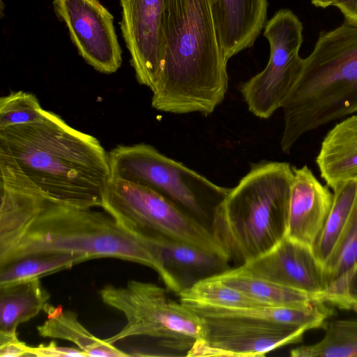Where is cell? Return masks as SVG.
<instances>
[{
    "label": "cell",
    "mask_w": 357,
    "mask_h": 357,
    "mask_svg": "<svg viewBox=\"0 0 357 357\" xmlns=\"http://www.w3.org/2000/svg\"><path fill=\"white\" fill-rule=\"evenodd\" d=\"M213 0H166V50L152 88V107L172 114H211L228 89L226 59L220 43Z\"/></svg>",
    "instance_id": "cell-2"
},
{
    "label": "cell",
    "mask_w": 357,
    "mask_h": 357,
    "mask_svg": "<svg viewBox=\"0 0 357 357\" xmlns=\"http://www.w3.org/2000/svg\"><path fill=\"white\" fill-rule=\"evenodd\" d=\"M293 176L288 162L253 163L216 206L211 230L229 259H255L286 236Z\"/></svg>",
    "instance_id": "cell-5"
},
{
    "label": "cell",
    "mask_w": 357,
    "mask_h": 357,
    "mask_svg": "<svg viewBox=\"0 0 357 357\" xmlns=\"http://www.w3.org/2000/svg\"><path fill=\"white\" fill-rule=\"evenodd\" d=\"M303 24L289 9L277 11L266 22L264 36L270 46L265 68L240 86L249 111L268 119L282 105L298 81L303 68L299 56L303 43Z\"/></svg>",
    "instance_id": "cell-10"
},
{
    "label": "cell",
    "mask_w": 357,
    "mask_h": 357,
    "mask_svg": "<svg viewBox=\"0 0 357 357\" xmlns=\"http://www.w3.org/2000/svg\"><path fill=\"white\" fill-rule=\"evenodd\" d=\"M38 357H86V354L80 349L59 347L55 342L47 344H39L31 347L29 356Z\"/></svg>",
    "instance_id": "cell-27"
},
{
    "label": "cell",
    "mask_w": 357,
    "mask_h": 357,
    "mask_svg": "<svg viewBox=\"0 0 357 357\" xmlns=\"http://www.w3.org/2000/svg\"><path fill=\"white\" fill-rule=\"evenodd\" d=\"M30 347L17 334L0 335V357L29 356Z\"/></svg>",
    "instance_id": "cell-28"
},
{
    "label": "cell",
    "mask_w": 357,
    "mask_h": 357,
    "mask_svg": "<svg viewBox=\"0 0 357 357\" xmlns=\"http://www.w3.org/2000/svg\"><path fill=\"white\" fill-rule=\"evenodd\" d=\"M178 296L180 301L186 305L226 309L268 307L213 277L195 282Z\"/></svg>",
    "instance_id": "cell-23"
},
{
    "label": "cell",
    "mask_w": 357,
    "mask_h": 357,
    "mask_svg": "<svg viewBox=\"0 0 357 357\" xmlns=\"http://www.w3.org/2000/svg\"><path fill=\"white\" fill-rule=\"evenodd\" d=\"M333 204L322 231L313 247L318 259L325 265L342 241L357 208V180L337 185Z\"/></svg>",
    "instance_id": "cell-21"
},
{
    "label": "cell",
    "mask_w": 357,
    "mask_h": 357,
    "mask_svg": "<svg viewBox=\"0 0 357 357\" xmlns=\"http://www.w3.org/2000/svg\"><path fill=\"white\" fill-rule=\"evenodd\" d=\"M212 277L271 307H306L316 301L305 293L251 275L240 266Z\"/></svg>",
    "instance_id": "cell-22"
},
{
    "label": "cell",
    "mask_w": 357,
    "mask_h": 357,
    "mask_svg": "<svg viewBox=\"0 0 357 357\" xmlns=\"http://www.w3.org/2000/svg\"><path fill=\"white\" fill-rule=\"evenodd\" d=\"M286 236L313 249L331 211L333 194L311 169L293 167Z\"/></svg>",
    "instance_id": "cell-14"
},
{
    "label": "cell",
    "mask_w": 357,
    "mask_h": 357,
    "mask_svg": "<svg viewBox=\"0 0 357 357\" xmlns=\"http://www.w3.org/2000/svg\"><path fill=\"white\" fill-rule=\"evenodd\" d=\"M316 163L321 178L331 189L357 180V114L341 121L328 131Z\"/></svg>",
    "instance_id": "cell-17"
},
{
    "label": "cell",
    "mask_w": 357,
    "mask_h": 357,
    "mask_svg": "<svg viewBox=\"0 0 357 357\" xmlns=\"http://www.w3.org/2000/svg\"><path fill=\"white\" fill-rule=\"evenodd\" d=\"M109 157L112 178L149 187L205 225L230 190L149 144L119 145Z\"/></svg>",
    "instance_id": "cell-8"
},
{
    "label": "cell",
    "mask_w": 357,
    "mask_h": 357,
    "mask_svg": "<svg viewBox=\"0 0 357 357\" xmlns=\"http://www.w3.org/2000/svg\"><path fill=\"white\" fill-rule=\"evenodd\" d=\"M89 260L83 255L52 253L22 258L0 268V286L40 278Z\"/></svg>",
    "instance_id": "cell-25"
},
{
    "label": "cell",
    "mask_w": 357,
    "mask_h": 357,
    "mask_svg": "<svg viewBox=\"0 0 357 357\" xmlns=\"http://www.w3.org/2000/svg\"><path fill=\"white\" fill-rule=\"evenodd\" d=\"M184 304V303H183ZM202 320V335L188 357H256L302 342L303 327H294L298 311L291 307L226 309L186 305Z\"/></svg>",
    "instance_id": "cell-6"
},
{
    "label": "cell",
    "mask_w": 357,
    "mask_h": 357,
    "mask_svg": "<svg viewBox=\"0 0 357 357\" xmlns=\"http://www.w3.org/2000/svg\"><path fill=\"white\" fill-rule=\"evenodd\" d=\"M335 0H311L312 4L315 7L326 8L333 6Z\"/></svg>",
    "instance_id": "cell-30"
},
{
    "label": "cell",
    "mask_w": 357,
    "mask_h": 357,
    "mask_svg": "<svg viewBox=\"0 0 357 357\" xmlns=\"http://www.w3.org/2000/svg\"><path fill=\"white\" fill-rule=\"evenodd\" d=\"M79 54L97 71L111 74L122 63L114 17L99 0H53Z\"/></svg>",
    "instance_id": "cell-11"
},
{
    "label": "cell",
    "mask_w": 357,
    "mask_h": 357,
    "mask_svg": "<svg viewBox=\"0 0 357 357\" xmlns=\"http://www.w3.org/2000/svg\"><path fill=\"white\" fill-rule=\"evenodd\" d=\"M39 279L0 286V335L17 334L20 324L45 310L51 296Z\"/></svg>",
    "instance_id": "cell-19"
},
{
    "label": "cell",
    "mask_w": 357,
    "mask_h": 357,
    "mask_svg": "<svg viewBox=\"0 0 357 357\" xmlns=\"http://www.w3.org/2000/svg\"><path fill=\"white\" fill-rule=\"evenodd\" d=\"M318 342L291 349L292 357H356L357 319H336L326 323Z\"/></svg>",
    "instance_id": "cell-24"
},
{
    "label": "cell",
    "mask_w": 357,
    "mask_h": 357,
    "mask_svg": "<svg viewBox=\"0 0 357 357\" xmlns=\"http://www.w3.org/2000/svg\"><path fill=\"white\" fill-rule=\"evenodd\" d=\"M0 268L36 255L73 254L140 264L167 287L174 284L155 241L130 234L106 212L48 198L17 165L0 171Z\"/></svg>",
    "instance_id": "cell-1"
},
{
    "label": "cell",
    "mask_w": 357,
    "mask_h": 357,
    "mask_svg": "<svg viewBox=\"0 0 357 357\" xmlns=\"http://www.w3.org/2000/svg\"><path fill=\"white\" fill-rule=\"evenodd\" d=\"M239 266L251 275L305 293L316 301H321L326 290L324 266L313 249L286 236L266 253Z\"/></svg>",
    "instance_id": "cell-13"
},
{
    "label": "cell",
    "mask_w": 357,
    "mask_h": 357,
    "mask_svg": "<svg viewBox=\"0 0 357 357\" xmlns=\"http://www.w3.org/2000/svg\"><path fill=\"white\" fill-rule=\"evenodd\" d=\"M99 294L105 304L121 312L126 319L119 333L105 339L108 343L146 336L160 340L164 349L183 356V351L186 356L202 335V319L181 301L171 299L166 289L155 284L129 280L123 287L105 285Z\"/></svg>",
    "instance_id": "cell-7"
},
{
    "label": "cell",
    "mask_w": 357,
    "mask_h": 357,
    "mask_svg": "<svg viewBox=\"0 0 357 357\" xmlns=\"http://www.w3.org/2000/svg\"><path fill=\"white\" fill-rule=\"evenodd\" d=\"M324 269L326 290L321 301L357 312V208L342 241Z\"/></svg>",
    "instance_id": "cell-18"
},
{
    "label": "cell",
    "mask_w": 357,
    "mask_h": 357,
    "mask_svg": "<svg viewBox=\"0 0 357 357\" xmlns=\"http://www.w3.org/2000/svg\"><path fill=\"white\" fill-rule=\"evenodd\" d=\"M122 36L137 82L152 89L164 64L166 0H119Z\"/></svg>",
    "instance_id": "cell-12"
},
{
    "label": "cell",
    "mask_w": 357,
    "mask_h": 357,
    "mask_svg": "<svg viewBox=\"0 0 357 357\" xmlns=\"http://www.w3.org/2000/svg\"><path fill=\"white\" fill-rule=\"evenodd\" d=\"M163 262L180 292L195 282L229 269V259L190 243L156 236Z\"/></svg>",
    "instance_id": "cell-16"
},
{
    "label": "cell",
    "mask_w": 357,
    "mask_h": 357,
    "mask_svg": "<svg viewBox=\"0 0 357 357\" xmlns=\"http://www.w3.org/2000/svg\"><path fill=\"white\" fill-rule=\"evenodd\" d=\"M282 108L287 154L306 132L357 112V27L344 22L320 32Z\"/></svg>",
    "instance_id": "cell-4"
},
{
    "label": "cell",
    "mask_w": 357,
    "mask_h": 357,
    "mask_svg": "<svg viewBox=\"0 0 357 357\" xmlns=\"http://www.w3.org/2000/svg\"><path fill=\"white\" fill-rule=\"evenodd\" d=\"M0 146L48 198L81 208L102 206L111 178L109 153L58 114L45 109L36 122L0 129Z\"/></svg>",
    "instance_id": "cell-3"
},
{
    "label": "cell",
    "mask_w": 357,
    "mask_h": 357,
    "mask_svg": "<svg viewBox=\"0 0 357 357\" xmlns=\"http://www.w3.org/2000/svg\"><path fill=\"white\" fill-rule=\"evenodd\" d=\"M220 45L227 60L253 46L266 23L267 0H213Z\"/></svg>",
    "instance_id": "cell-15"
},
{
    "label": "cell",
    "mask_w": 357,
    "mask_h": 357,
    "mask_svg": "<svg viewBox=\"0 0 357 357\" xmlns=\"http://www.w3.org/2000/svg\"><path fill=\"white\" fill-rule=\"evenodd\" d=\"M333 6L342 13L344 22L357 27V0H335Z\"/></svg>",
    "instance_id": "cell-29"
},
{
    "label": "cell",
    "mask_w": 357,
    "mask_h": 357,
    "mask_svg": "<svg viewBox=\"0 0 357 357\" xmlns=\"http://www.w3.org/2000/svg\"><path fill=\"white\" fill-rule=\"evenodd\" d=\"M47 314L45 322L37 326L41 337L72 342L87 356L126 357L130 354L121 350L91 333L78 320L74 312L48 304L44 310Z\"/></svg>",
    "instance_id": "cell-20"
},
{
    "label": "cell",
    "mask_w": 357,
    "mask_h": 357,
    "mask_svg": "<svg viewBox=\"0 0 357 357\" xmlns=\"http://www.w3.org/2000/svg\"><path fill=\"white\" fill-rule=\"evenodd\" d=\"M101 208L136 236H165L229 260L211 229L149 187L111 177L102 194Z\"/></svg>",
    "instance_id": "cell-9"
},
{
    "label": "cell",
    "mask_w": 357,
    "mask_h": 357,
    "mask_svg": "<svg viewBox=\"0 0 357 357\" xmlns=\"http://www.w3.org/2000/svg\"><path fill=\"white\" fill-rule=\"evenodd\" d=\"M45 109L31 93L11 91L0 98V129L34 123L43 116Z\"/></svg>",
    "instance_id": "cell-26"
}]
</instances>
